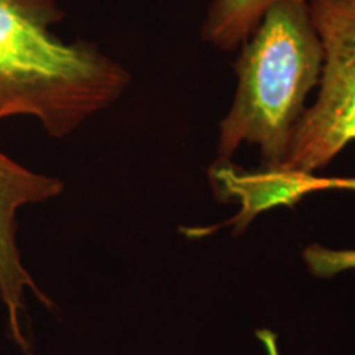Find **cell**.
Returning a JSON list of instances; mask_svg holds the SVG:
<instances>
[{
    "instance_id": "cell-1",
    "label": "cell",
    "mask_w": 355,
    "mask_h": 355,
    "mask_svg": "<svg viewBox=\"0 0 355 355\" xmlns=\"http://www.w3.org/2000/svg\"><path fill=\"white\" fill-rule=\"evenodd\" d=\"M63 17L55 0H0V121L26 115L64 137L127 89L122 64L51 32Z\"/></svg>"
},
{
    "instance_id": "cell-2",
    "label": "cell",
    "mask_w": 355,
    "mask_h": 355,
    "mask_svg": "<svg viewBox=\"0 0 355 355\" xmlns=\"http://www.w3.org/2000/svg\"><path fill=\"white\" fill-rule=\"evenodd\" d=\"M322 64L309 0L275 2L235 61L237 87L219 125L217 159H230L248 144L259 146L266 170L282 166L308 109L306 99L321 81Z\"/></svg>"
},
{
    "instance_id": "cell-3",
    "label": "cell",
    "mask_w": 355,
    "mask_h": 355,
    "mask_svg": "<svg viewBox=\"0 0 355 355\" xmlns=\"http://www.w3.org/2000/svg\"><path fill=\"white\" fill-rule=\"evenodd\" d=\"M324 64L279 171L313 175L355 141V0H309Z\"/></svg>"
},
{
    "instance_id": "cell-4",
    "label": "cell",
    "mask_w": 355,
    "mask_h": 355,
    "mask_svg": "<svg viewBox=\"0 0 355 355\" xmlns=\"http://www.w3.org/2000/svg\"><path fill=\"white\" fill-rule=\"evenodd\" d=\"M64 184L58 178L25 168L0 152V300L7 311L12 340L24 352H30V339L21 322L26 309V293L48 304L21 263L17 243V214L30 204L50 201L60 196Z\"/></svg>"
},
{
    "instance_id": "cell-5",
    "label": "cell",
    "mask_w": 355,
    "mask_h": 355,
    "mask_svg": "<svg viewBox=\"0 0 355 355\" xmlns=\"http://www.w3.org/2000/svg\"><path fill=\"white\" fill-rule=\"evenodd\" d=\"M278 0H212L202 25V40L220 51H235Z\"/></svg>"
},
{
    "instance_id": "cell-6",
    "label": "cell",
    "mask_w": 355,
    "mask_h": 355,
    "mask_svg": "<svg viewBox=\"0 0 355 355\" xmlns=\"http://www.w3.org/2000/svg\"><path fill=\"white\" fill-rule=\"evenodd\" d=\"M303 257L309 272L318 278H331L355 270V248L309 245Z\"/></svg>"
},
{
    "instance_id": "cell-7",
    "label": "cell",
    "mask_w": 355,
    "mask_h": 355,
    "mask_svg": "<svg viewBox=\"0 0 355 355\" xmlns=\"http://www.w3.org/2000/svg\"><path fill=\"white\" fill-rule=\"evenodd\" d=\"M295 191L300 198L318 191H355V176L326 178L316 175H298L295 180Z\"/></svg>"
}]
</instances>
